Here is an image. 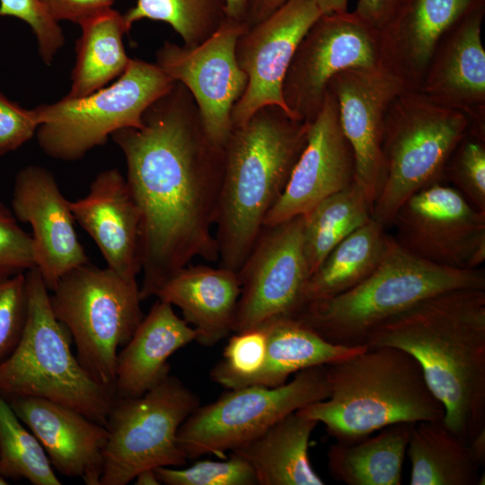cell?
Here are the masks:
<instances>
[{"instance_id":"obj_46","label":"cell","mask_w":485,"mask_h":485,"mask_svg":"<svg viewBox=\"0 0 485 485\" xmlns=\"http://www.w3.org/2000/svg\"><path fill=\"white\" fill-rule=\"evenodd\" d=\"M247 0H225L226 17L245 22Z\"/></svg>"},{"instance_id":"obj_14","label":"cell","mask_w":485,"mask_h":485,"mask_svg":"<svg viewBox=\"0 0 485 485\" xmlns=\"http://www.w3.org/2000/svg\"><path fill=\"white\" fill-rule=\"evenodd\" d=\"M248 28L225 17L199 44L189 47L165 41L156 52V65L193 96L211 142L224 148L234 128L232 110L244 93L248 78L238 65L235 46Z\"/></svg>"},{"instance_id":"obj_2","label":"cell","mask_w":485,"mask_h":485,"mask_svg":"<svg viewBox=\"0 0 485 485\" xmlns=\"http://www.w3.org/2000/svg\"><path fill=\"white\" fill-rule=\"evenodd\" d=\"M369 348L410 354L442 402V423L463 443L485 428V289L428 297L379 326Z\"/></svg>"},{"instance_id":"obj_45","label":"cell","mask_w":485,"mask_h":485,"mask_svg":"<svg viewBox=\"0 0 485 485\" xmlns=\"http://www.w3.org/2000/svg\"><path fill=\"white\" fill-rule=\"evenodd\" d=\"M474 461L483 467L485 463V428L480 430L467 444Z\"/></svg>"},{"instance_id":"obj_15","label":"cell","mask_w":485,"mask_h":485,"mask_svg":"<svg viewBox=\"0 0 485 485\" xmlns=\"http://www.w3.org/2000/svg\"><path fill=\"white\" fill-rule=\"evenodd\" d=\"M392 225L398 243L433 263L474 269L485 260V213L442 181L411 195Z\"/></svg>"},{"instance_id":"obj_11","label":"cell","mask_w":485,"mask_h":485,"mask_svg":"<svg viewBox=\"0 0 485 485\" xmlns=\"http://www.w3.org/2000/svg\"><path fill=\"white\" fill-rule=\"evenodd\" d=\"M326 366L304 369L277 387L230 389L199 406L181 426L177 439L187 459L225 452L252 440L285 416L329 397Z\"/></svg>"},{"instance_id":"obj_32","label":"cell","mask_w":485,"mask_h":485,"mask_svg":"<svg viewBox=\"0 0 485 485\" xmlns=\"http://www.w3.org/2000/svg\"><path fill=\"white\" fill-rule=\"evenodd\" d=\"M372 218V207L356 181L304 214V249L310 275L334 247Z\"/></svg>"},{"instance_id":"obj_49","label":"cell","mask_w":485,"mask_h":485,"mask_svg":"<svg viewBox=\"0 0 485 485\" xmlns=\"http://www.w3.org/2000/svg\"><path fill=\"white\" fill-rule=\"evenodd\" d=\"M6 484H8L6 478H4V476L0 474V485H6Z\"/></svg>"},{"instance_id":"obj_27","label":"cell","mask_w":485,"mask_h":485,"mask_svg":"<svg viewBox=\"0 0 485 485\" xmlns=\"http://www.w3.org/2000/svg\"><path fill=\"white\" fill-rule=\"evenodd\" d=\"M318 424L295 411L231 452L251 464L258 485H323L309 458L310 437Z\"/></svg>"},{"instance_id":"obj_33","label":"cell","mask_w":485,"mask_h":485,"mask_svg":"<svg viewBox=\"0 0 485 485\" xmlns=\"http://www.w3.org/2000/svg\"><path fill=\"white\" fill-rule=\"evenodd\" d=\"M225 17V0H137L123 14L128 31L140 20L163 22L189 47L208 38Z\"/></svg>"},{"instance_id":"obj_35","label":"cell","mask_w":485,"mask_h":485,"mask_svg":"<svg viewBox=\"0 0 485 485\" xmlns=\"http://www.w3.org/2000/svg\"><path fill=\"white\" fill-rule=\"evenodd\" d=\"M166 485H258L251 464L232 453L226 461H198L188 468L163 466L154 469Z\"/></svg>"},{"instance_id":"obj_4","label":"cell","mask_w":485,"mask_h":485,"mask_svg":"<svg viewBox=\"0 0 485 485\" xmlns=\"http://www.w3.org/2000/svg\"><path fill=\"white\" fill-rule=\"evenodd\" d=\"M329 397L296 412L325 426L336 442L351 444L396 423L442 421L445 408L419 362L380 347L326 366Z\"/></svg>"},{"instance_id":"obj_34","label":"cell","mask_w":485,"mask_h":485,"mask_svg":"<svg viewBox=\"0 0 485 485\" xmlns=\"http://www.w3.org/2000/svg\"><path fill=\"white\" fill-rule=\"evenodd\" d=\"M0 474L33 485H61L33 433L24 427L0 393Z\"/></svg>"},{"instance_id":"obj_42","label":"cell","mask_w":485,"mask_h":485,"mask_svg":"<svg viewBox=\"0 0 485 485\" xmlns=\"http://www.w3.org/2000/svg\"><path fill=\"white\" fill-rule=\"evenodd\" d=\"M56 22L70 21L80 24L91 16L110 9L115 0H39Z\"/></svg>"},{"instance_id":"obj_12","label":"cell","mask_w":485,"mask_h":485,"mask_svg":"<svg viewBox=\"0 0 485 485\" xmlns=\"http://www.w3.org/2000/svg\"><path fill=\"white\" fill-rule=\"evenodd\" d=\"M381 65L379 31L357 12L321 14L300 41L283 82L284 102L295 119L320 111L331 79L351 67Z\"/></svg>"},{"instance_id":"obj_6","label":"cell","mask_w":485,"mask_h":485,"mask_svg":"<svg viewBox=\"0 0 485 485\" xmlns=\"http://www.w3.org/2000/svg\"><path fill=\"white\" fill-rule=\"evenodd\" d=\"M25 277L27 319L17 346L0 363V393L46 399L105 426L114 391L95 382L73 354L71 334L55 317L39 269Z\"/></svg>"},{"instance_id":"obj_22","label":"cell","mask_w":485,"mask_h":485,"mask_svg":"<svg viewBox=\"0 0 485 485\" xmlns=\"http://www.w3.org/2000/svg\"><path fill=\"white\" fill-rule=\"evenodd\" d=\"M74 219L99 247L108 268L129 282L141 273L140 213L117 169L100 172L88 194L69 201Z\"/></svg>"},{"instance_id":"obj_40","label":"cell","mask_w":485,"mask_h":485,"mask_svg":"<svg viewBox=\"0 0 485 485\" xmlns=\"http://www.w3.org/2000/svg\"><path fill=\"white\" fill-rule=\"evenodd\" d=\"M33 267L31 235L19 226L13 213L0 200V279Z\"/></svg>"},{"instance_id":"obj_3","label":"cell","mask_w":485,"mask_h":485,"mask_svg":"<svg viewBox=\"0 0 485 485\" xmlns=\"http://www.w3.org/2000/svg\"><path fill=\"white\" fill-rule=\"evenodd\" d=\"M309 122L278 105L259 109L233 128L225 161L216 220L218 262L238 272L264 220L282 195L307 141Z\"/></svg>"},{"instance_id":"obj_7","label":"cell","mask_w":485,"mask_h":485,"mask_svg":"<svg viewBox=\"0 0 485 485\" xmlns=\"http://www.w3.org/2000/svg\"><path fill=\"white\" fill-rule=\"evenodd\" d=\"M470 125L463 112L436 103L417 90L400 93L385 114V180L373 207V219L384 227L392 225L411 195L442 181L446 163Z\"/></svg>"},{"instance_id":"obj_43","label":"cell","mask_w":485,"mask_h":485,"mask_svg":"<svg viewBox=\"0 0 485 485\" xmlns=\"http://www.w3.org/2000/svg\"><path fill=\"white\" fill-rule=\"evenodd\" d=\"M407 0H358L357 12L378 31L384 29L398 13Z\"/></svg>"},{"instance_id":"obj_36","label":"cell","mask_w":485,"mask_h":485,"mask_svg":"<svg viewBox=\"0 0 485 485\" xmlns=\"http://www.w3.org/2000/svg\"><path fill=\"white\" fill-rule=\"evenodd\" d=\"M444 179L485 213V139L468 133L449 157Z\"/></svg>"},{"instance_id":"obj_23","label":"cell","mask_w":485,"mask_h":485,"mask_svg":"<svg viewBox=\"0 0 485 485\" xmlns=\"http://www.w3.org/2000/svg\"><path fill=\"white\" fill-rule=\"evenodd\" d=\"M485 0H407L379 31L381 65L407 90H418L443 34L466 12Z\"/></svg>"},{"instance_id":"obj_38","label":"cell","mask_w":485,"mask_h":485,"mask_svg":"<svg viewBox=\"0 0 485 485\" xmlns=\"http://www.w3.org/2000/svg\"><path fill=\"white\" fill-rule=\"evenodd\" d=\"M25 273L0 279V363L17 346L27 319Z\"/></svg>"},{"instance_id":"obj_21","label":"cell","mask_w":485,"mask_h":485,"mask_svg":"<svg viewBox=\"0 0 485 485\" xmlns=\"http://www.w3.org/2000/svg\"><path fill=\"white\" fill-rule=\"evenodd\" d=\"M61 475L100 485L109 431L82 413L36 397L5 398Z\"/></svg>"},{"instance_id":"obj_9","label":"cell","mask_w":485,"mask_h":485,"mask_svg":"<svg viewBox=\"0 0 485 485\" xmlns=\"http://www.w3.org/2000/svg\"><path fill=\"white\" fill-rule=\"evenodd\" d=\"M174 81L156 64L131 59L125 72L108 87L80 98L35 108L39 146L56 159L75 161L106 143L114 132L141 128L146 109L167 93Z\"/></svg>"},{"instance_id":"obj_20","label":"cell","mask_w":485,"mask_h":485,"mask_svg":"<svg viewBox=\"0 0 485 485\" xmlns=\"http://www.w3.org/2000/svg\"><path fill=\"white\" fill-rule=\"evenodd\" d=\"M12 208L16 219L32 228L35 267L48 290L53 291L68 271L88 262L69 201L48 170L30 165L17 172Z\"/></svg>"},{"instance_id":"obj_26","label":"cell","mask_w":485,"mask_h":485,"mask_svg":"<svg viewBox=\"0 0 485 485\" xmlns=\"http://www.w3.org/2000/svg\"><path fill=\"white\" fill-rule=\"evenodd\" d=\"M261 326L267 334L263 365L254 374L233 381L227 388L280 386L292 374L328 366L368 348L367 345L347 347L331 343L295 317L275 318Z\"/></svg>"},{"instance_id":"obj_30","label":"cell","mask_w":485,"mask_h":485,"mask_svg":"<svg viewBox=\"0 0 485 485\" xmlns=\"http://www.w3.org/2000/svg\"><path fill=\"white\" fill-rule=\"evenodd\" d=\"M406 454L411 463L410 485H477L481 466L468 445L442 421L415 423Z\"/></svg>"},{"instance_id":"obj_24","label":"cell","mask_w":485,"mask_h":485,"mask_svg":"<svg viewBox=\"0 0 485 485\" xmlns=\"http://www.w3.org/2000/svg\"><path fill=\"white\" fill-rule=\"evenodd\" d=\"M197 337V331L172 304L157 299L118 353L115 396L137 397L156 386L170 375L169 357Z\"/></svg>"},{"instance_id":"obj_41","label":"cell","mask_w":485,"mask_h":485,"mask_svg":"<svg viewBox=\"0 0 485 485\" xmlns=\"http://www.w3.org/2000/svg\"><path fill=\"white\" fill-rule=\"evenodd\" d=\"M39 125L35 109H23L0 93V156L27 142Z\"/></svg>"},{"instance_id":"obj_25","label":"cell","mask_w":485,"mask_h":485,"mask_svg":"<svg viewBox=\"0 0 485 485\" xmlns=\"http://www.w3.org/2000/svg\"><path fill=\"white\" fill-rule=\"evenodd\" d=\"M241 284L236 271L190 264L172 274L154 296L179 307L198 332L196 341L215 346L233 331Z\"/></svg>"},{"instance_id":"obj_31","label":"cell","mask_w":485,"mask_h":485,"mask_svg":"<svg viewBox=\"0 0 485 485\" xmlns=\"http://www.w3.org/2000/svg\"><path fill=\"white\" fill-rule=\"evenodd\" d=\"M384 228L372 218L334 247L310 276L302 308L344 293L366 278L384 253L388 239Z\"/></svg>"},{"instance_id":"obj_39","label":"cell","mask_w":485,"mask_h":485,"mask_svg":"<svg viewBox=\"0 0 485 485\" xmlns=\"http://www.w3.org/2000/svg\"><path fill=\"white\" fill-rule=\"evenodd\" d=\"M0 16L20 19L31 27L37 38L40 56L46 65H50L64 45L62 29L39 0H0Z\"/></svg>"},{"instance_id":"obj_29","label":"cell","mask_w":485,"mask_h":485,"mask_svg":"<svg viewBox=\"0 0 485 485\" xmlns=\"http://www.w3.org/2000/svg\"><path fill=\"white\" fill-rule=\"evenodd\" d=\"M76 42V60L72 85L66 95L80 98L104 87L119 77L131 58L124 49L123 35L128 32L123 14L108 9L84 20Z\"/></svg>"},{"instance_id":"obj_18","label":"cell","mask_w":485,"mask_h":485,"mask_svg":"<svg viewBox=\"0 0 485 485\" xmlns=\"http://www.w3.org/2000/svg\"><path fill=\"white\" fill-rule=\"evenodd\" d=\"M355 177L354 153L341 128L337 99L328 89L320 111L309 122L305 146L263 226L306 214L354 182Z\"/></svg>"},{"instance_id":"obj_1","label":"cell","mask_w":485,"mask_h":485,"mask_svg":"<svg viewBox=\"0 0 485 485\" xmlns=\"http://www.w3.org/2000/svg\"><path fill=\"white\" fill-rule=\"evenodd\" d=\"M143 124L111 135L140 213L141 301L196 257L218 261L212 227L225 161L224 148L211 142L193 96L179 82L146 109Z\"/></svg>"},{"instance_id":"obj_37","label":"cell","mask_w":485,"mask_h":485,"mask_svg":"<svg viewBox=\"0 0 485 485\" xmlns=\"http://www.w3.org/2000/svg\"><path fill=\"white\" fill-rule=\"evenodd\" d=\"M266 342L263 326L235 332L224 350V358L210 371L212 381L227 388L233 381L257 372L264 362Z\"/></svg>"},{"instance_id":"obj_10","label":"cell","mask_w":485,"mask_h":485,"mask_svg":"<svg viewBox=\"0 0 485 485\" xmlns=\"http://www.w3.org/2000/svg\"><path fill=\"white\" fill-rule=\"evenodd\" d=\"M199 406L198 395L171 375L140 396L116 397L100 485H126L143 470L185 465L177 435Z\"/></svg>"},{"instance_id":"obj_5","label":"cell","mask_w":485,"mask_h":485,"mask_svg":"<svg viewBox=\"0 0 485 485\" xmlns=\"http://www.w3.org/2000/svg\"><path fill=\"white\" fill-rule=\"evenodd\" d=\"M455 289H485L484 269L433 263L388 235L383 258L366 278L344 293L306 304L294 317L331 343L366 346L369 336L391 318Z\"/></svg>"},{"instance_id":"obj_13","label":"cell","mask_w":485,"mask_h":485,"mask_svg":"<svg viewBox=\"0 0 485 485\" xmlns=\"http://www.w3.org/2000/svg\"><path fill=\"white\" fill-rule=\"evenodd\" d=\"M237 273L241 294L233 331L294 317L303 306L311 276L304 249V215L263 226Z\"/></svg>"},{"instance_id":"obj_28","label":"cell","mask_w":485,"mask_h":485,"mask_svg":"<svg viewBox=\"0 0 485 485\" xmlns=\"http://www.w3.org/2000/svg\"><path fill=\"white\" fill-rule=\"evenodd\" d=\"M414 425L396 423L355 443L336 442L327 451L330 475L347 485H401Z\"/></svg>"},{"instance_id":"obj_48","label":"cell","mask_w":485,"mask_h":485,"mask_svg":"<svg viewBox=\"0 0 485 485\" xmlns=\"http://www.w3.org/2000/svg\"><path fill=\"white\" fill-rule=\"evenodd\" d=\"M136 485H159L161 484L154 469H146L140 472L134 479Z\"/></svg>"},{"instance_id":"obj_19","label":"cell","mask_w":485,"mask_h":485,"mask_svg":"<svg viewBox=\"0 0 485 485\" xmlns=\"http://www.w3.org/2000/svg\"><path fill=\"white\" fill-rule=\"evenodd\" d=\"M482 1L462 15L440 38L419 88L429 100L463 112L469 133L485 139V50Z\"/></svg>"},{"instance_id":"obj_17","label":"cell","mask_w":485,"mask_h":485,"mask_svg":"<svg viewBox=\"0 0 485 485\" xmlns=\"http://www.w3.org/2000/svg\"><path fill=\"white\" fill-rule=\"evenodd\" d=\"M328 89L337 99L341 128L354 153L355 181L373 210L385 180L382 150L385 114L393 99L406 88L398 77L379 66L340 71L331 79Z\"/></svg>"},{"instance_id":"obj_47","label":"cell","mask_w":485,"mask_h":485,"mask_svg":"<svg viewBox=\"0 0 485 485\" xmlns=\"http://www.w3.org/2000/svg\"><path fill=\"white\" fill-rule=\"evenodd\" d=\"M322 14L348 11V0H314Z\"/></svg>"},{"instance_id":"obj_44","label":"cell","mask_w":485,"mask_h":485,"mask_svg":"<svg viewBox=\"0 0 485 485\" xmlns=\"http://www.w3.org/2000/svg\"><path fill=\"white\" fill-rule=\"evenodd\" d=\"M289 0H247L245 22L251 27L267 18Z\"/></svg>"},{"instance_id":"obj_8","label":"cell","mask_w":485,"mask_h":485,"mask_svg":"<svg viewBox=\"0 0 485 485\" xmlns=\"http://www.w3.org/2000/svg\"><path fill=\"white\" fill-rule=\"evenodd\" d=\"M52 292V312L70 332L78 361L95 382L114 391L118 348L144 318L137 282L87 262L64 275Z\"/></svg>"},{"instance_id":"obj_16","label":"cell","mask_w":485,"mask_h":485,"mask_svg":"<svg viewBox=\"0 0 485 485\" xmlns=\"http://www.w3.org/2000/svg\"><path fill=\"white\" fill-rule=\"evenodd\" d=\"M321 14L314 0H289L239 36L235 56L248 82L232 110L234 128L267 105H278L290 115L283 82L300 41Z\"/></svg>"}]
</instances>
